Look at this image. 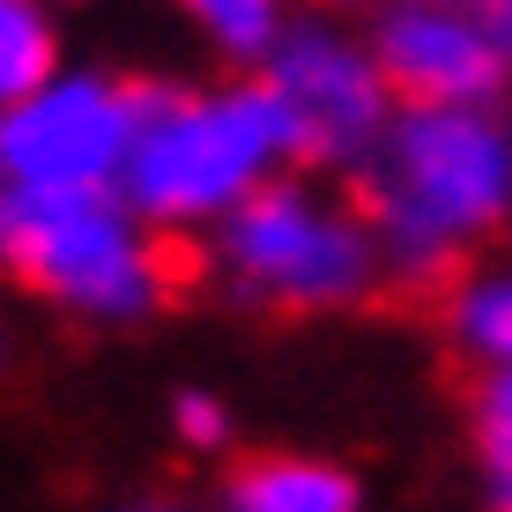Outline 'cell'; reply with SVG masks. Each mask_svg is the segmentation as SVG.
Segmentation results:
<instances>
[{
    "instance_id": "16",
    "label": "cell",
    "mask_w": 512,
    "mask_h": 512,
    "mask_svg": "<svg viewBox=\"0 0 512 512\" xmlns=\"http://www.w3.org/2000/svg\"><path fill=\"white\" fill-rule=\"evenodd\" d=\"M446 8H475V0H446ZM483 8H490V0H483Z\"/></svg>"
},
{
    "instance_id": "7",
    "label": "cell",
    "mask_w": 512,
    "mask_h": 512,
    "mask_svg": "<svg viewBox=\"0 0 512 512\" xmlns=\"http://www.w3.org/2000/svg\"><path fill=\"white\" fill-rule=\"evenodd\" d=\"M379 75L409 104H490L505 75V45L490 23L446 0H401L379 15Z\"/></svg>"
},
{
    "instance_id": "10",
    "label": "cell",
    "mask_w": 512,
    "mask_h": 512,
    "mask_svg": "<svg viewBox=\"0 0 512 512\" xmlns=\"http://www.w3.org/2000/svg\"><path fill=\"white\" fill-rule=\"evenodd\" d=\"M453 327H461V342L475 357H490V364L512 372V275L505 282H475L461 305H453Z\"/></svg>"
},
{
    "instance_id": "8",
    "label": "cell",
    "mask_w": 512,
    "mask_h": 512,
    "mask_svg": "<svg viewBox=\"0 0 512 512\" xmlns=\"http://www.w3.org/2000/svg\"><path fill=\"white\" fill-rule=\"evenodd\" d=\"M349 475L320 461H253L231 483V512H349Z\"/></svg>"
},
{
    "instance_id": "12",
    "label": "cell",
    "mask_w": 512,
    "mask_h": 512,
    "mask_svg": "<svg viewBox=\"0 0 512 512\" xmlns=\"http://www.w3.org/2000/svg\"><path fill=\"white\" fill-rule=\"evenodd\" d=\"M475 438H483L490 475H512V372L505 364L475 386Z\"/></svg>"
},
{
    "instance_id": "15",
    "label": "cell",
    "mask_w": 512,
    "mask_h": 512,
    "mask_svg": "<svg viewBox=\"0 0 512 512\" xmlns=\"http://www.w3.org/2000/svg\"><path fill=\"white\" fill-rule=\"evenodd\" d=\"M134 512H186V505H134Z\"/></svg>"
},
{
    "instance_id": "2",
    "label": "cell",
    "mask_w": 512,
    "mask_h": 512,
    "mask_svg": "<svg viewBox=\"0 0 512 512\" xmlns=\"http://www.w3.org/2000/svg\"><path fill=\"white\" fill-rule=\"evenodd\" d=\"M275 156H297L290 119L275 90H223V97H171L141 90V141L127 164L134 208L156 223H193V216H231L238 201L260 193V171Z\"/></svg>"
},
{
    "instance_id": "14",
    "label": "cell",
    "mask_w": 512,
    "mask_h": 512,
    "mask_svg": "<svg viewBox=\"0 0 512 512\" xmlns=\"http://www.w3.org/2000/svg\"><path fill=\"white\" fill-rule=\"evenodd\" d=\"M498 483V512H512V475H490Z\"/></svg>"
},
{
    "instance_id": "6",
    "label": "cell",
    "mask_w": 512,
    "mask_h": 512,
    "mask_svg": "<svg viewBox=\"0 0 512 512\" xmlns=\"http://www.w3.org/2000/svg\"><path fill=\"white\" fill-rule=\"evenodd\" d=\"M268 90L290 119L297 156H357L379 149L386 134V75L357 45L327 38V30H297L268 52Z\"/></svg>"
},
{
    "instance_id": "4",
    "label": "cell",
    "mask_w": 512,
    "mask_h": 512,
    "mask_svg": "<svg viewBox=\"0 0 512 512\" xmlns=\"http://www.w3.org/2000/svg\"><path fill=\"white\" fill-rule=\"evenodd\" d=\"M223 275L260 305H290V312H327V305H357L372 297V282L386 268V245L372 231V216L327 208L312 193L268 186L253 201H238L223 216Z\"/></svg>"
},
{
    "instance_id": "11",
    "label": "cell",
    "mask_w": 512,
    "mask_h": 512,
    "mask_svg": "<svg viewBox=\"0 0 512 512\" xmlns=\"http://www.w3.org/2000/svg\"><path fill=\"white\" fill-rule=\"evenodd\" d=\"M186 8L223 52H268L275 45V0H186Z\"/></svg>"
},
{
    "instance_id": "5",
    "label": "cell",
    "mask_w": 512,
    "mask_h": 512,
    "mask_svg": "<svg viewBox=\"0 0 512 512\" xmlns=\"http://www.w3.org/2000/svg\"><path fill=\"white\" fill-rule=\"evenodd\" d=\"M141 141V90L119 82H45L0 119V164L8 186H45V193H112L127 186Z\"/></svg>"
},
{
    "instance_id": "13",
    "label": "cell",
    "mask_w": 512,
    "mask_h": 512,
    "mask_svg": "<svg viewBox=\"0 0 512 512\" xmlns=\"http://www.w3.org/2000/svg\"><path fill=\"white\" fill-rule=\"evenodd\" d=\"M179 431L193 438V446H216V438H223V416H216V409H208V401H186V416H179Z\"/></svg>"
},
{
    "instance_id": "1",
    "label": "cell",
    "mask_w": 512,
    "mask_h": 512,
    "mask_svg": "<svg viewBox=\"0 0 512 512\" xmlns=\"http://www.w3.org/2000/svg\"><path fill=\"white\" fill-rule=\"evenodd\" d=\"M512 201V134L483 104H416L379 134L364 171V216L386 245V275L446 282Z\"/></svg>"
},
{
    "instance_id": "3",
    "label": "cell",
    "mask_w": 512,
    "mask_h": 512,
    "mask_svg": "<svg viewBox=\"0 0 512 512\" xmlns=\"http://www.w3.org/2000/svg\"><path fill=\"white\" fill-rule=\"evenodd\" d=\"M0 238L30 290L75 312H141L171 290V260L127 223L112 193H45L8 186Z\"/></svg>"
},
{
    "instance_id": "9",
    "label": "cell",
    "mask_w": 512,
    "mask_h": 512,
    "mask_svg": "<svg viewBox=\"0 0 512 512\" xmlns=\"http://www.w3.org/2000/svg\"><path fill=\"white\" fill-rule=\"evenodd\" d=\"M45 75H52V30L38 0H0V97L8 104L38 97Z\"/></svg>"
}]
</instances>
